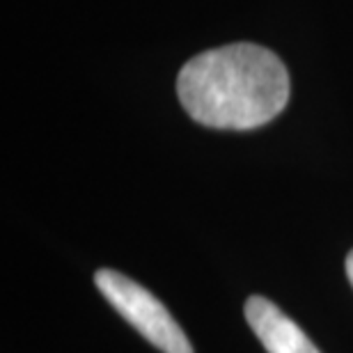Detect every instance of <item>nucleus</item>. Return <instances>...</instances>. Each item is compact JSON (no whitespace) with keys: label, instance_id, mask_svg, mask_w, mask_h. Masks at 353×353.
<instances>
[{"label":"nucleus","instance_id":"nucleus-1","mask_svg":"<svg viewBox=\"0 0 353 353\" xmlns=\"http://www.w3.org/2000/svg\"><path fill=\"white\" fill-rule=\"evenodd\" d=\"M183 110L211 129L248 131L278 117L289 101V74L264 46L230 44L188 60L176 79Z\"/></svg>","mask_w":353,"mask_h":353},{"label":"nucleus","instance_id":"nucleus-2","mask_svg":"<svg viewBox=\"0 0 353 353\" xmlns=\"http://www.w3.org/2000/svg\"><path fill=\"white\" fill-rule=\"evenodd\" d=\"M94 282L105 301L157 349L163 353H195L174 316L143 285L110 268L97 271Z\"/></svg>","mask_w":353,"mask_h":353},{"label":"nucleus","instance_id":"nucleus-3","mask_svg":"<svg viewBox=\"0 0 353 353\" xmlns=\"http://www.w3.org/2000/svg\"><path fill=\"white\" fill-rule=\"evenodd\" d=\"M245 321L255 330L268 353H321L294 319L264 296H250L245 303Z\"/></svg>","mask_w":353,"mask_h":353},{"label":"nucleus","instance_id":"nucleus-4","mask_svg":"<svg viewBox=\"0 0 353 353\" xmlns=\"http://www.w3.org/2000/svg\"><path fill=\"white\" fill-rule=\"evenodd\" d=\"M347 275H349V282L353 287V250L349 252V257H347Z\"/></svg>","mask_w":353,"mask_h":353}]
</instances>
